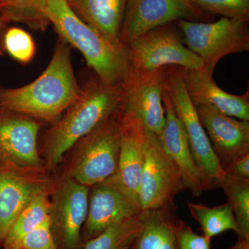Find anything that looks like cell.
Listing matches in <instances>:
<instances>
[{
    "label": "cell",
    "mask_w": 249,
    "mask_h": 249,
    "mask_svg": "<svg viewBox=\"0 0 249 249\" xmlns=\"http://www.w3.org/2000/svg\"><path fill=\"white\" fill-rule=\"evenodd\" d=\"M80 93L70 46L59 38L48 66L37 79L20 88H0V108L53 124Z\"/></svg>",
    "instance_id": "1"
},
{
    "label": "cell",
    "mask_w": 249,
    "mask_h": 249,
    "mask_svg": "<svg viewBox=\"0 0 249 249\" xmlns=\"http://www.w3.org/2000/svg\"><path fill=\"white\" fill-rule=\"evenodd\" d=\"M124 95V84H108L96 74L83 83L76 101L44 137L47 168L55 169L78 141L119 110Z\"/></svg>",
    "instance_id": "2"
},
{
    "label": "cell",
    "mask_w": 249,
    "mask_h": 249,
    "mask_svg": "<svg viewBox=\"0 0 249 249\" xmlns=\"http://www.w3.org/2000/svg\"><path fill=\"white\" fill-rule=\"evenodd\" d=\"M45 14L59 38L78 49L100 79L108 84H124L132 73L124 45L111 43L83 22L67 0H47Z\"/></svg>",
    "instance_id": "3"
},
{
    "label": "cell",
    "mask_w": 249,
    "mask_h": 249,
    "mask_svg": "<svg viewBox=\"0 0 249 249\" xmlns=\"http://www.w3.org/2000/svg\"><path fill=\"white\" fill-rule=\"evenodd\" d=\"M75 145V157L67 177L90 188L115 175L121 145L118 111Z\"/></svg>",
    "instance_id": "4"
},
{
    "label": "cell",
    "mask_w": 249,
    "mask_h": 249,
    "mask_svg": "<svg viewBox=\"0 0 249 249\" xmlns=\"http://www.w3.org/2000/svg\"><path fill=\"white\" fill-rule=\"evenodd\" d=\"M249 20L222 17L213 22L178 20L183 43L202 60L204 69L213 75L221 59L249 51Z\"/></svg>",
    "instance_id": "5"
},
{
    "label": "cell",
    "mask_w": 249,
    "mask_h": 249,
    "mask_svg": "<svg viewBox=\"0 0 249 249\" xmlns=\"http://www.w3.org/2000/svg\"><path fill=\"white\" fill-rule=\"evenodd\" d=\"M165 88L169 95L174 111L186 131L192 155L202 175L205 191L220 188L225 172L214 155L196 107L187 92L184 68L168 67L165 76Z\"/></svg>",
    "instance_id": "6"
},
{
    "label": "cell",
    "mask_w": 249,
    "mask_h": 249,
    "mask_svg": "<svg viewBox=\"0 0 249 249\" xmlns=\"http://www.w3.org/2000/svg\"><path fill=\"white\" fill-rule=\"evenodd\" d=\"M132 73H144L169 67L201 70L199 56L183 43L182 34L176 23L157 28L124 45Z\"/></svg>",
    "instance_id": "7"
},
{
    "label": "cell",
    "mask_w": 249,
    "mask_h": 249,
    "mask_svg": "<svg viewBox=\"0 0 249 249\" xmlns=\"http://www.w3.org/2000/svg\"><path fill=\"white\" fill-rule=\"evenodd\" d=\"M186 189L178 167L160 144L158 135L146 128L139 199L142 211L174 202Z\"/></svg>",
    "instance_id": "8"
},
{
    "label": "cell",
    "mask_w": 249,
    "mask_h": 249,
    "mask_svg": "<svg viewBox=\"0 0 249 249\" xmlns=\"http://www.w3.org/2000/svg\"><path fill=\"white\" fill-rule=\"evenodd\" d=\"M213 19L186 0H126L119 40L126 45L148 31L178 20L209 22Z\"/></svg>",
    "instance_id": "9"
},
{
    "label": "cell",
    "mask_w": 249,
    "mask_h": 249,
    "mask_svg": "<svg viewBox=\"0 0 249 249\" xmlns=\"http://www.w3.org/2000/svg\"><path fill=\"white\" fill-rule=\"evenodd\" d=\"M90 188L88 214L84 224L88 240L113 224L142 212L139 198L124 187L117 173Z\"/></svg>",
    "instance_id": "10"
},
{
    "label": "cell",
    "mask_w": 249,
    "mask_h": 249,
    "mask_svg": "<svg viewBox=\"0 0 249 249\" xmlns=\"http://www.w3.org/2000/svg\"><path fill=\"white\" fill-rule=\"evenodd\" d=\"M168 67L144 73H131L124 84L121 109L142 121L150 132L159 135L165 124L163 103Z\"/></svg>",
    "instance_id": "11"
},
{
    "label": "cell",
    "mask_w": 249,
    "mask_h": 249,
    "mask_svg": "<svg viewBox=\"0 0 249 249\" xmlns=\"http://www.w3.org/2000/svg\"><path fill=\"white\" fill-rule=\"evenodd\" d=\"M40 121L0 108V162L23 170L40 169L37 148Z\"/></svg>",
    "instance_id": "12"
},
{
    "label": "cell",
    "mask_w": 249,
    "mask_h": 249,
    "mask_svg": "<svg viewBox=\"0 0 249 249\" xmlns=\"http://www.w3.org/2000/svg\"><path fill=\"white\" fill-rule=\"evenodd\" d=\"M89 188L67 177L52 189L51 223L58 228L67 248H74L79 242L88 217Z\"/></svg>",
    "instance_id": "13"
},
{
    "label": "cell",
    "mask_w": 249,
    "mask_h": 249,
    "mask_svg": "<svg viewBox=\"0 0 249 249\" xmlns=\"http://www.w3.org/2000/svg\"><path fill=\"white\" fill-rule=\"evenodd\" d=\"M196 109L224 171L236 159L249 153V121L236 120L209 105Z\"/></svg>",
    "instance_id": "14"
},
{
    "label": "cell",
    "mask_w": 249,
    "mask_h": 249,
    "mask_svg": "<svg viewBox=\"0 0 249 249\" xmlns=\"http://www.w3.org/2000/svg\"><path fill=\"white\" fill-rule=\"evenodd\" d=\"M22 169L0 162V241L4 240L16 218L37 195L48 192L45 179L31 178Z\"/></svg>",
    "instance_id": "15"
},
{
    "label": "cell",
    "mask_w": 249,
    "mask_h": 249,
    "mask_svg": "<svg viewBox=\"0 0 249 249\" xmlns=\"http://www.w3.org/2000/svg\"><path fill=\"white\" fill-rule=\"evenodd\" d=\"M163 103L165 124L163 130L158 135L160 144L178 167L186 189L189 190L193 196H200L205 191L202 175L192 155L182 123L174 111L165 86Z\"/></svg>",
    "instance_id": "16"
},
{
    "label": "cell",
    "mask_w": 249,
    "mask_h": 249,
    "mask_svg": "<svg viewBox=\"0 0 249 249\" xmlns=\"http://www.w3.org/2000/svg\"><path fill=\"white\" fill-rule=\"evenodd\" d=\"M204 68L184 69V82L187 92L195 107L209 105L226 115L249 121V92L232 94L219 88Z\"/></svg>",
    "instance_id": "17"
},
{
    "label": "cell",
    "mask_w": 249,
    "mask_h": 249,
    "mask_svg": "<svg viewBox=\"0 0 249 249\" xmlns=\"http://www.w3.org/2000/svg\"><path fill=\"white\" fill-rule=\"evenodd\" d=\"M118 117L121 145L117 175L124 187L139 198L146 127L138 118L121 108Z\"/></svg>",
    "instance_id": "18"
},
{
    "label": "cell",
    "mask_w": 249,
    "mask_h": 249,
    "mask_svg": "<svg viewBox=\"0 0 249 249\" xmlns=\"http://www.w3.org/2000/svg\"><path fill=\"white\" fill-rule=\"evenodd\" d=\"M75 14L116 45H123L119 36L124 20L126 0H71Z\"/></svg>",
    "instance_id": "19"
},
{
    "label": "cell",
    "mask_w": 249,
    "mask_h": 249,
    "mask_svg": "<svg viewBox=\"0 0 249 249\" xmlns=\"http://www.w3.org/2000/svg\"><path fill=\"white\" fill-rule=\"evenodd\" d=\"M143 211L144 225L132 249H178L179 218L175 203Z\"/></svg>",
    "instance_id": "20"
},
{
    "label": "cell",
    "mask_w": 249,
    "mask_h": 249,
    "mask_svg": "<svg viewBox=\"0 0 249 249\" xmlns=\"http://www.w3.org/2000/svg\"><path fill=\"white\" fill-rule=\"evenodd\" d=\"M48 192L35 196L19 213L5 237V249H19L24 237L50 217Z\"/></svg>",
    "instance_id": "21"
},
{
    "label": "cell",
    "mask_w": 249,
    "mask_h": 249,
    "mask_svg": "<svg viewBox=\"0 0 249 249\" xmlns=\"http://www.w3.org/2000/svg\"><path fill=\"white\" fill-rule=\"evenodd\" d=\"M144 225L143 211L113 224L87 242L84 249H132Z\"/></svg>",
    "instance_id": "22"
},
{
    "label": "cell",
    "mask_w": 249,
    "mask_h": 249,
    "mask_svg": "<svg viewBox=\"0 0 249 249\" xmlns=\"http://www.w3.org/2000/svg\"><path fill=\"white\" fill-rule=\"evenodd\" d=\"M191 217L200 225L203 235L212 240L214 236L227 231L237 232L235 214L229 203L213 208L187 201Z\"/></svg>",
    "instance_id": "23"
},
{
    "label": "cell",
    "mask_w": 249,
    "mask_h": 249,
    "mask_svg": "<svg viewBox=\"0 0 249 249\" xmlns=\"http://www.w3.org/2000/svg\"><path fill=\"white\" fill-rule=\"evenodd\" d=\"M47 0H0V18L33 29L45 31L49 22L45 14Z\"/></svg>",
    "instance_id": "24"
},
{
    "label": "cell",
    "mask_w": 249,
    "mask_h": 249,
    "mask_svg": "<svg viewBox=\"0 0 249 249\" xmlns=\"http://www.w3.org/2000/svg\"><path fill=\"white\" fill-rule=\"evenodd\" d=\"M220 188L235 214L238 239H249V178H236L225 173Z\"/></svg>",
    "instance_id": "25"
},
{
    "label": "cell",
    "mask_w": 249,
    "mask_h": 249,
    "mask_svg": "<svg viewBox=\"0 0 249 249\" xmlns=\"http://www.w3.org/2000/svg\"><path fill=\"white\" fill-rule=\"evenodd\" d=\"M3 46L4 52L20 63L29 64L35 56L36 43L32 36L18 27L7 28L5 31Z\"/></svg>",
    "instance_id": "26"
},
{
    "label": "cell",
    "mask_w": 249,
    "mask_h": 249,
    "mask_svg": "<svg viewBox=\"0 0 249 249\" xmlns=\"http://www.w3.org/2000/svg\"><path fill=\"white\" fill-rule=\"evenodd\" d=\"M203 12L249 20V0H186Z\"/></svg>",
    "instance_id": "27"
},
{
    "label": "cell",
    "mask_w": 249,
    "mask_h": 249,
    "mask_svg": "<svg viewBox=\"0 0 249 249\" xmlns=\"http://www.w3.org/2000/svg\"><path fill=\"white\" fill-rule=\"evenodd\" d=\"M49 217L24 237L19 249H57Z\"/></svg>",
    "instance_id": "28"
},
{
    "label": "cell",
    "mask_w": 249,
    "mask_h": 249,
    "mask_svg": "<svg viewBox=\"0 0 249 249\" xmlns=\"http://www.w3.org/2000/svg\"><path fill=\"white\" fill-rule=\"evenodd\" d=\"M177 242L178 249H211V239L198 235L181 219L177 229Z\"/></svg>",
    "instance_id": "29"
},
{
    "label": "cell",
    "mask_w": 249,
    "mask_h": 249,
    "mask_svg": "<svg viewBox=\"0 0 249 249\" xmlns=\"http://www.w3.org/2000/svg\"><path fill=\"white\" fill-rule=\"evenodd\" d=\"M226 174L242 178H249V153L240 156L224 170Z\"/></svg>",
    "instance_id": "30"
},
{
    "label": "cell",
    "mask_w": 249,
    "mask_h": 249,
    "mask_svg": "<svg viewBox=\"0 0 249 249\" xmlns=\"http://www.w3.org/2000/svg\"><path fill=\"white\" fill-rule=\"evenodd\" d=\"M6 24L7 23L0 18V56L4 55L5 52L4 46H3V38H4L5 31L7 29Z\"/></svg>",
    "instance_id": "31"
},
{
    "label": "cell",
    "mask_w": 249,
    "mask_h": 249,
    "mask_svg": "<svg viewBox=\"0 0 249 249\" xmlns=\"http://www.w3.org/2000/svg\"><path fill=\"white\" fill-rule=\"evenodd\" d=\"M229 249H249V239H238L235 245Z\"/></svg>",
    "instance_id": "32"
},
{
    "label": "cell",
    "mask_w": 249,
    "mask_h": 249,
    "mask_svg": "<svg viewBox=\"0 0 249 249\" xmlns=\"http://www.w3.org/2000/svg\"><path fill=\"white\" fill-rule=\"evenodd\" d=\"M67 2H68V4H69V3L70 2V1H71V0H67Z\"/></svg>",
    "instance_id": "33"
}]
</instances>
